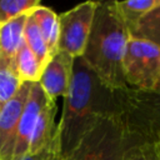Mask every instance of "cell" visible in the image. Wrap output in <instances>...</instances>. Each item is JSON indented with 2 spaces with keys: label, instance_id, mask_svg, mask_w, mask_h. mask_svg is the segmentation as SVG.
<instances>
[{
  "label": "cell",
  "instance_id": "6da1fadb",
  "mask_svg": "<svg viewBox=\"0 0 160 160\" xmlns=\"http://www.w3.org/2000/svg\"><path fill=\"white\" fill-rule=\"evenodd\" d=\"M122 90V89H121ZM121 90L106 86L81 56L72 60V71L58 122L60 155L66 159L82 136L100 120L121 116Z\"/></svg>",
  "mask_w": 160,
  "mask_h": 160
},
{
  "label": "cell",
  "instance_id": "7a4b0ae2",
  "mask_svg": "<svg viewBox=\"0 0 160 160\" xmlns=\"http://www.w3.org/2000/svg\"><path fill=\"white\" fill-rule=\"evenodd\" d=\"M130 35L115 1H98L89 38L81 58L109 88H128L122 75V58Z\"/></svg>",
  "mask_w": 160,
  "mask_h": 160
},
{
  "label": "cell",
  "instance_id": "3957f363",
  "mask_svg": "<svg viewBox=\"0 0 160 160\" xmlns=\"http://www.w3.org/2000/svg\"><path fill=\"white\" fill-rule=\"evenodd\" d=\"M144 142L125 125L121 116L100 119L62 160H122L126 150Z\"/></svg>",
  "mask_w": 160,
  "mask_h": 160
},
{
  "label": "cell",
  "instance_id": "277c9868",
  "mask_svg": "<svg viewBox=\"0 0 160 160\" xmlns=\"http://www.w3.org/2000/svg\"><path fill=\"white\" fill-rule=\"evenodd\" d=\"M121 119L126 128L144 142L160 136V92L131 88L121 90Z\"/></svg>",
  "mask_w": 160,
  "mask_h": 160
},
{
  "label": "cell",
  "instance_id": "5b68a950",
  "mask_svg": "<svg viewBox=\"0 0 160 160\" xmlns=\"http://www.w3.org/2000/svg\"><path fill=\"white\" fill-rule=\"evenodd\" d=\"M122 75L128 88L155 90L160 80V46L129 38L122 58Z\"/></svg>",
  "mask_w": 160,
  "mask_h": 160
},
{
  "label": "cell",
  "instance_id": "8992f818",
  "mask_svg": "<svg viewBox=\"0 0 160 160\" xmlns=\"http://www.w3.org/2000/svg\"><path fill=\"white\" fill-rule=\"evenodd\" d=\"M98 1H85L59 15L58 51L81 56L89 38Z\"/></svg>",
  "mask_w": 160,
  "mask_h": 160
},
{
  "label": "cell",
  "instance_id": "52a82bcc",
  "mask_svg": "<svg viewBox=\"0 0 160 160\" xmlns=\"http://www.w3.org/2000/svg\"><path fill=\"white\" fill-rule=\"evenodd\" d=\"M32 82H22L14 98L0 110V160H12L16 130Z\"/></svg>",
  "mask_w": 160,
  "mask_h": 160
},
{
  "label": "cell",
  "instance_id": "ba28073f",
  "mask_svg": "<svg viewBox=\"0 0 160 160\" xmlns=\"http://www.w3.org/2000/svg\"><path fill=\"white\" fill-rule=\"evenodd\" d=\"M48 100L49 99L45 95V92L42 91L40 84L32 82L30 86L28 100H26L24 109L21 111V115H20V120H19V125H18V130H16L12 160H21L29 152L30 138H31L36 119Z\"/></svg>",
  "mask_w": 160,
  "mask_h": 160
},
{
  "label": "cell",
  "instance_id": "9c48e42d",
  "mask_svg": "<svg viewBox=\"0 0 160 160\" xmlns=\"http://www.w3.org/2000/svg\"><path fill=\"white\" fill-rule=\"evenodd\" d=\"M74 58L64 51H58L50 58L42 69L39 84L48 99L56 101L58 98H65L72 71Z\"/></svg>",
  "mask_w": 160,
  "mask_h": 160
},
{
  "label": "cell",
  "instance_id": "30bf717a",
  "mask_svg": "<svg viewBox=\"0 0 160 160\" xmlns=\"http://www.w3.org/2000/svg\"><path fill=\"white\" fill-rule=\"evenodd\" d=\"M28 14L0 25V61L14 69L15 58L24 44V28Z\"/></svg>",
  "mask_w": 160,
  "mask_h": 160
},
{
  "label": "cell",
  "instance_id": "8fae6325",
  "mask_svg": "<svg viewBox=\"0 0 160 160\" xmlns=\"http://www.w3.org/2000/svg\"><path fill=\"white\" fill-rule=\"evenodd\" d=\"M55 115H56V101H52L49 99L46 104L42 106L36 119V122L30 138L28 154L36 152L51 142L58 129V124H55Z\"/></svg>",
  "mask_w": 160,
  "mask_h": 160
},
{
  "label": "cell",
  "instance_id": "7c38bea8",
  "mask_svg": "<svg viewBox=\"0 0 160 160\" xmlns=\"http://www.w3.org/2000/svg\"><path fill=\"white\" fill-rule=\"evenodd\" d=\"M32 15L41 36L45 41L50 58L58 52V41H59V15L48 6L41 4L30 11Z\"/></svg>",
  "mask_w": 160,
  "mask_h": 160
},
{
  "label": "cell",
  "instance_id": "4fadbf2b",
  "mask_svg": "<svg viewBox=\"0 0 160 160\" xmlns=\"http://www.w3.org/2000/svg\"><path fill=\"white\" fill-rule=\"evenodd\" d=\"M14 70L21 82H39L42 72V66L28 48L25 41L15 58Z\"/></svg>",
  "mask_w": 160,
  "mask_h": 160
},
{
  "label": "cell",
  "instance_id": "5bb4252c",
  "mask_svg": "<svg viewBox=\"0 0 160 160\" xmlns=\"http://www.w3.org/2000/svg\"><path fill=\"white\" fill-rule=\"evenodd\" d=\"M160 0H125V1H115L116 10L124 21L129 35L130 31L135 28L139 20L152 8L159 4Z\"/></svg>",
  "mask_w": 160,
  "mask_h": 160
},
{
  "label": "cell",
  "instance_id": "9a60e30c",
  "mask_svg": "<svg viewBox=\"0 0 160 160\" xmlns=\"http://www.w3.org/2000/svg\"><path fill=\"white\" fill-rule=\"evenodd\" d=\"M130 38L145 40L160 46V1L139 20L130 31Z\"/></svg>",
  "mask_w": 160,
  "mask_h": 160
},
{
  "label": "cell",
  "instance_id": "2e32d148",
  "mask_svg": "<svg viewBox=\"0 0 160 160\" xmlns=\"http://www.w3.org/2000/svg\"><path fill=\"white\" fill-rule=\"evenodd\" d=\"M24 41L44 69L46 62L50 60V55H49L48 48L45 45V41L41 36V32L30 12L28 15L25 28H24Z\"/></svg>",
  "mask_w": 160,
  "mask_h": 160
},
{
  "label": "cell",
  "instance_id": "e0dca14e",
  "mask_svg": "<svg viewBox=\"0 0 160 160\" xmlns=\"http://www.w3.org/2000/svg\"><path fill=\"white\" fill-rule=\"evenodd\" d=\"M21 84L15 70L0 61V110L14 98Z\"/></svg>",
  "mask_w": 160,
  "mask_h": 160
},
{
  "label": "cell",
  "instance_id": "ac0fdd59",
  "mask_svg": "<svg viewBox=\"0 0 160 160\" xmlns=\"http://www.w3.org/2000/svg\"><path fill=\"white\" fill-rule=\"evenodd\" d=\"M39 5V0H0V25L30 12Z\"/></svg>",
  "mask_w": 160,
  "mask_h": 160
},
{
  "label": "cell",
  "instance_id": "d6986e66",
  "mask_svg": "<svg viewBox=\"0 0 160 160\" xmlns=\"http://www.w3.org/2000/svg\"><path fill=\"white\" fill-rule=\"evenodd\" d=\"M122 160H160V145L158 141L132 145L126 150Z\"/></svg>",
  "mask_w": 160,
  "mask_h": 160
},
{
  "label": "cell",
  "instance_id": "ffe728a7",
  "mask_svg": "<svg viewBox=\"0 0 160 160\" xmlns=\"http://www.w3.org/2000/svg\"><path fill=\"white\" fill-rule=\"evenodd\" d=\"M58 146H59V135H58V129H56V134L49 145H46L44 149H41L36 152L26 154L21 160H50L51 155L54 154V151L56 150Z\"/></svg>",
  "mask_w": 160,
  "mask_h": 160
},
{
  "label": "cell",
  "instance_id": "44dd1931",
  "mask_svg": "<svg viewBox=\"0 0 160 160\" xmlns=\"http://www.w3.org/2000/svg\"><path fill=\"white\" fill-rule=\"evenodd\" d=\"M50 160H62V158H61V155H60V146L56 148V150H55L54 154L51 155Z\"/></svg>",
  "mask_w": 160,
  "mask_h": 160
},
{
  "label": "cell",
  "instance_id": "7402d4cb",
  "mask_svg": "<svg viewBox=\"0 0 160 160\" xmlns=\"http://www.w3.org/2000/svg\"><path fill=\"white\" fill-rule=\"evenodd\" d=\"M152 91H158V92H160V80H159V82H158V85H156L155 90H152Z\"/></svg>",
  "mask_w": 160,
  "mask_h": 160
},
{
  "label": "cell",
  "instance_id": "603a6c76",
  "mask_svg": "<svg viewBox=\"0 0 160 160\" xmlns=\"http://www.w3.org/2000/svg\"><path fill=\"white\" fill-rule=\"evenodd\" d=\"M156 141H158V142H159V145H160V136L158 138V140H156Z\"/></svg>",
  "mask_w": 160,
  "mask_h": 160
}]
</instances>
